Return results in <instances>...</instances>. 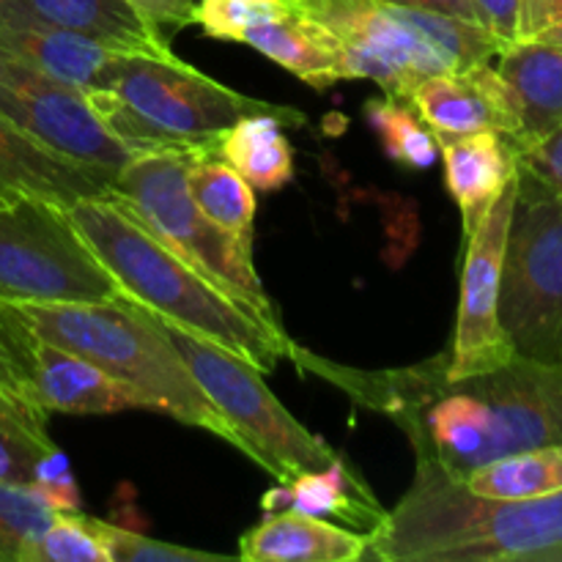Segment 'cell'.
Returning a JSON list of instances; mask_svg holds the SVG:
<instances>
[{
	"mask_svg": "<svg viewBox=\"0 0 562 562\" xmlns=\"http://www.w3.org/2000/svg\"><path fill=\"white\" fill-rule=\"evenodd\" d=\"M382 3L412 5V9H428V11H442V14L461 16V20L477 22V14H475V5H472V0H382Z\"/></svg>",
	"mask_w": 562,
	"mask_h": 562,
	"instance_id": "38",
	"label": "cell"
},
{
	"mask_svg": "<svg viewBox=\"0 0 562 562\" xmlns=\"http://www.w3.org/2000/svg\"><path fill=\"white\" fill-rule=\"evenodd\" d=\"M368 536L351 532L318 516L274 510L239 541L247 562H357L366 560Z\"/></svg>",
	"mask_w": 562,
	"mask_h": 562,
	"instance_id": "19",
	"label": "cell"
},
{
	"mask_svg": "<svg viewBox=\"0 0 562 562\" xmlns=\"http://www.w3.org/2000/svg\"><path fill=\"white\" fill-rule=\"evenodd\" d=\"M66 214L121 291L157 318L223 346L261 373H272L291 355L289 335L272 333L241 311L108 192L82 198Z\"/></svg>",
	"mask_w": 562,
	"mask_h": 562,
	"instance_id": "2",
	"label": "cell"
},
{
	"mask_svg": "<svg viewBox=\"0 0 562 562\" xmlns=\"http://www.w3.org/2000/svg\"><path fill=\"white\" fill-rule=\"evenodd\" d=\"M442 165L445 184L459 206L467 239L519 173L516 151L497 132H477L442 143Z\"/></svg>",
	"mask_w": 562,
	"mask_h": 562,
	"instance_id": "20",
	"label": "cell"
},
{
	"mask_svg": "<svg viewBox=\"0 0 562 562\" xmlns=\"http://www.w3.org/2000/svg\"><path fill=\"white\" fill-rule=\"evenodd\" d=\"M409 102L437 135L439 146L477 132H497L510 143L519 130L516 99L492 60L428 77L412 91Z\"/></svg>",
	"mask_w": 562,
	"mask_h": 562,
	"instance_id": "13",
	"label": "cell"
},
{
	"mask_svg": "<svg viewBox=\"0 0 562 562\" xmlns=\"http://www.w3.org/2000/svg\"><path fill=\"white\" fill-rule=\"evenodd\" d=\"M31 488L53 510H71L75 514V510L82 508L80 486H77L69 459H66V453L58 445L36 464Z\"/></svg>",
	"mask_w": 562,
	"mask_h": 562,
	"instance_id": "33",
	"label": "cell"
},
{
	"mask_svg": "<svg viewBox=\"0 0 562 562\" xmlns=\"http://www.w3.org/2000/svg\"><path fill=\"white\" fill-rule=\"evenodd\" d=\"M497 71L508 82L519 110L514 151L536 146L562 124V47L525 38L497 55Z\"/></svg>",
	"mask_w": 562,
	"mask_h": 562,
	"instance_id": "17",
	"label": "cell"
},
{
	"mask_svg": "<svg viewBox=\"0 0 562 562\" xmlns=\"http://www.w3.org/2000/svg\"><path fill=\"white\" fill-rule=\"evenodd\" d=\"M126 296L66 209L0 192V300L99 302Z\"/></svg>",
	"mask_w": 562,
	"mask_h": 562,
	"instance_id": "10",
	"label": "cell"
},
{
	"mask_svg": "<svg viewBox=\"0 0 562 562\" xmlns=\"http://www.w3.org/2000/svg\"><path fill=\"white\" fill-rule=\"evenodd\" d=\"M162 327L214 409L231 423L241 442V453L250 456L274 481L285 483L338 459L340 453L307 431L274 398L258 368L179 324L162 322Z\"/></svg>",
	"mask_w": 562,
	"mask_h": 562,
	"instance_id": "8",
	"label": "cell"
},
{
	"mask_svg": "<svg viewBox=\"0 0 562 562\" xmlns=\"http://www.w3.org/2000/svg\"><path fill=\"white\" fill-rule=\"evenodd\" d=\"M536 38H541V42H547V44H554V47H562V22H558V25H552V27H547L543 33H538Z\"/></svg>",
	"mask_w": 562,
	"mask_h": 562,
	"instance_id": "40",
	"label": "cell"
},
{
	"mask_svg": "<svg viewBox=\"0 0 562 562\" xmlns=\"http://www.w3.org/2000/svg\"><path fill=\"white\" fill-rule=\"evenodd\" d=\"M44 417L31 401L0 393V483L31 486L36 464L55 448Z\"/></svg>",
	"mask_w": 562,
	"mask_h": 562,
	"instance_id": "27",
	"label": "cell"
},
{
	"mask_svg": "<svg viewBox=\"0 0 562 562\" xmlns=\"http://www.w3.org/2000/svg\"><path fill=\"white\" fill-rule=\"evenodd\" d=\"M33 338L69 349L146 398L148 409L203 428L241 453L231 423L195 382L162 322L130 296L99 302H9Z\"/></svg>",
	"mask_w": 562,
	"mask_h": 562,
	"instance_id": "4",
	"label": "cell"
},
{
	"mask_svg": "<svg viewBox=\"0 0 562 562\" xmlns=\"http://www.w3.org/2000/svg\"><path fill=\"white\" fill-rule=\"evenodd\" d=\"M562 22V0H519V42Z\"/></svg>",
	"mask_w": 562,
	"mask_h": 562,
	"instance_id": "37",
	"label": "cell"
},
{
	"mask_svg": "<svg viewBox=\"0 0 562 562\" xmlns=\"http://www.w3.org/2000/svg\"><path fill=\"white\" fill-rule=\"evenodd\" d=\"M307 11L338 36L344 80H373L398 99L428 77L488 64L503 49L481 22L442 11L382 0H324Z\"/></svg>",
	"mask_w": 562,
	"mask_h": 562,
	"instance_id": "6",
	"label": "cell"
},
{
	"mask_svg": "<svg viewBox=\"0 0 562 562\" xmlns=\"http://www.w3.org/2000/svg\"><path fill=\"white\" fill-rule=\"evenodd\" d=\"M22 562H113L102 532V519L80 510H55L49 525L31 541Z\"/></svg>",
	"mask_w": 562,
	"mask_h": 562,
	"instance_id": "28",
	"label": "cell"
},
{
	"mask_svg": "<svg viewBox=\"0 0 562 562\" xmlns=\"http://www.w3.org/2000/svg\"><path fill=\"white\" fill-rule=\"evenodd\" d=\"M241 44L258 49L263 58L274 60L318 91L344 80L338 36L307 9H294L278 20L250 27L241 36Z\"/></svg>",
	"mask_w": 562,
	"mask_h": 562,
	"instance_id": "21",
	"label": "cell"
},
{
	"mask_svg": "<svg viewBox=\"0 0 562 562\" xmlns=\"http://www.w3.org/2000/svg\"><path fill=\"white\" fill-rule=\"evenodd\" d=\"M0 113L49 151L82 165L110 184L140 154L93 110L88 93L53 80L0 49Z\"/></svg>",
	"mask_w": 562,
	"mask_h": 562,
	"instance_id": "11",
	"label": "cell"
},
{
	"mask_svg": "<svg viewBox=\"0 0 562 562\" xmlns=\"http://www.w3.org/2000/svg\"><path fill=\"white\" fill-rule=\"evenodd\" d=\"M148 25L165 38L184 27L198 25V5L201 0H126Z\"/></svg>",
	"mask_w": 562,
	"mask_h": 562,
	"instance_id": "35",
	"label": "cell"
},
{
	"mask_svg": "<svg viewBox=\"0 0 562 562\" xmlns=\"http://www.w3.org/2000/svg\"><path fill=\"white\" fill-rule=\"evenodd\" d=\"M296 366L327 379L406 434L417 464L464 481L521 450L562 445V366L514 357L467 379L445 376V355L406 368L357 371L300 349Z\"/></svg>",
	"mask_w": 562,
	"mask_h": 562,
	"instance_id": "1",
	"label": "cell"
},
{
	"mask_svg": "<svg viewBox=\"0 0 562 562\" xmlns=\"http://www.w3.org/2000/svg\"><path fill=\"white\" fill-rule=\"evenodd\" d=\"M499 322L516 357L562 366V192L525 173L516 176Z\"/></svg>",
	"mask_w": 562,
	"mask_h": 562,
	"instance_id": "9",
	"label": "cell"
},
{
	"mask_svg": "<svg viewBox=\"0 0 562 562\" xmlns=\"http://www.w3.org/2000/svg\"><path fill=\"white\" fill-rule=\"evenodd\" d=\"M261 508L263 514L296 510L318 519H340L362 532H371L373 527L382 525L387 514L346 456H338L322 470L302 472L291 481L278 483L263 494Z\"/></svg>",
	"mask_w": 562,
	"mask_h": 562,
	"instance_id": "18",
	"label": "cell"
},
{
	"mask_svg": "<svg viewBox=\"0 0 562 562\" xmlns=\"http://www.w3.org/2000/svg\"><path fill=\"white\" fill-rule=\"evenodd\" d=\"M53 514L31 486L0 483V562H22L25 549L49 525Z\"/></svg>",
	"mask_w": 562,
	"mask_h": 562,
	"instance_id": "29",
	"label": "cell"
},
{
	"mask_svg": "<svg viewBox=\"0 0 562 562\" xmlns=\"http://www.w3.org/2000/svg\"><path fill=\"white\" fill-rule=\"evenodd\" d=\"M0 49L80 91L102 88L113 60L126 53L113 44L31 20L9 0H0Z\"/></svg>",
	"mask_w": 562,
	"mask_h": 562,
	"instance_id": "14",
	"label": "cell"
},
{
	"mask_svg": "<svg viewBox=\"0 0 562 562\" xmlns=\"http://www.w3.org/2000/svg\"><path fill=\"white\" fill-rule=\"evenodd\" d=\"M0 393L33 404V335L0 300Z\"/></svg>",
	"mask_w": 562,
	"mask_h": 562,
	"instance_id": "31",
	"label": "cell"
},
{
	"mask_svg": "<svg viewBox=\"0 0 562 562\" xmlns=\"http://www.w3.org/2000/svg\"><path fill=\"white\" fill-rule=\"evenodd\" d=\"M44 25L64 27L97 42L140 53H165L168 38L154 31L126 0H9Z\"/></svg>",
	"mask_w": 562,
	"mask_h": 562,
	"instance_id": "22",
	"label": "cell"
},
{
	"mask_svg": "<svg viewBox=\"0 0 562 562\" xmlns=\"http://www.w3.org/2000/svg\"><path fill=\"white\" fill-rule=\"evenodd\" d=\"M477 22L503 44L519 42V0H472Z\"/></svg>",
	"mask_w": 562,
	"mask_h": 562,
	"instance_id": "36",
	"label": "cell"
},
{
	"mask_svg": "<svg viewBox=\"0 0 562 562\" xmlns=\"http://www.w3.org/2000/svg\"><path fill=\"white\" fill-rule=\"evenodd\" d=\"M187 187H190L192 201L212 223L252 247L256 195H252V187L217 151L190 154Z\"/></svg>",
	"mask_w": 562,
	"mask_h": 562,
	"instance_id": "24",
	"label": "cell"
},
{
	"mask_svg": "<svg viewBox=\"0 0 562 562\" xmlns=\"http://www.w3.org/2000/svg\"><path fill=\"white\" fill-rule=\"evenodd\" d=\"M519 176V173H516ZM516 203V179L499 192L497 201L467 236L461 300L450 351L445 355V376L467 379L503 368L516 357L503 322H499V285L508 245L510 214Z\"/></svg>",
	"mask_w": 562,
	"mask_h": 562,
	"instance_id": "12",
	"label": "cell"
},
{
	"mask_svg": "<svg viewBox=\"0 0 562 562\" xmlns=\"http://www.w3.org/2000/svg\"><path fill=\"white\" fill-rule=\"evenodd\" d=\"M527 562H562V543L552 549H543V552H536Z\"/></svg>",
	"mask_w": 562,
	"mask_h": 562,
	"instance_id": "39",
	"label": "cell"
},
{
	"mask_svg": "<svg viewBox=\"0 0 562 562\" xmlns=\"http://www.w3.org/2000/svg\"><path fill=\"white\" fill-rule=\"evenodd\" d=\"M302 5H305V9H311V5H318V3H324V0H300Z\"/></svg>",
	"mask_w": 562,
	"mask_h": 562,
	"instance_id": "41",
	"label": "cell"
},
{
	"mask_svg": "<svg viewBox=\"0 0 562 562\" xmlns=\"http://www.w3.org/2000/svg\"><path fill=\"white\" fill-rule=\"evenodd\" d=\"M33 404L60 415H115L148 409L146 398L69 349L33 338ZM151 412V409H148Z\"/></svg>",
	"mask_w": 562,
	"mask_h": 562,
	"instance_id": "15",
	"label": "cell"
},
{
	"mask_svg": "<svg viewBox=\"0 0 562 562\" xmlns=\"http://www.w3.org/2000/svg\"><path fill=\"white\" fill-rule=\"evenodd\" d=\"M477 497L530 499L562 488V445L521 450L477 467L464 477Z\"/></svg>",
	"mask_w": 562,
	"mask_h": 562,
	"instance_id": "25",
	"label": "cell"
},
{
	"mask_svg": "<svg viewBox=\"0 0 562 562\" xmlns=\"http://www.w3.org/2000/svg\"><path fill=\"white\" fill-rule=\"evenodd\" d=\"M562 543V488L530 499L477 497L439 467L417 464L409 492L368 532V560L527 562Z\"/></svg>",
	"mask_w": 562,
	"mask_h": 562,
	"instance_id": "3",
	"label": "cell"
},
{
	"mask_svg": "<svg viewBox=\"0 0 562 562\" xmlns=\"http://www.w3.org/2000/svg\"><path fill=\"white\" fill-rule=\"evenodd\" d=\"M110 190L113 184L108 179L44 148L0 113V192H20L71 209L82 198Z\"/></svg>",
	"mask_w": 562,
	"mask_h": 562,
	"instance_id": "16",
	"label": "cell"
},
{
	"mask_svg": "<svg viewBox=\"0 0 562 562\" xmlns=\"http://www.w3.org/2000/svg\"><path fill=\"white\" fill-rule=\"evenodd\" d=\"M190 154H140L132 159L108 192L119 206L135 214L159 241L184 258L241 311L272 333L285 335L272 300L252 267V247L206 217L187 187Z\"/></svg>",
	"mask_w": 562,
	"mask_h": 562,
	"instance_id": "7",
	"label": "cell"
},
{
	"mask_svg": "<svg viewBox=\"0 0 562 562\" xmlns=\"http://www.w3.org/2000/svg\"><path fill=\"white\" fill-rule=\"evenodd\" d=\"M294 9H305V5L300 0H201L198 25L212 38L241 42L250 27L278 20Z\"/></svg>",
	"mask_w": 562,
	"mask_h": 562,
	"instance_id": "30",
	"label": "cell"
},
{
	"mask_svg": "<svg viewBox=\"0 0 562 562\" xmlns=\"http://www.w3.org/2000/svg\"><path fill=\"white\" fill-rule=\"evenodd\" d=\"M366 121L379 137V146L401 168L428 170L442 157L437 135L428 130L426 121L415 110L409 99L387 97L368 99L366 102Z\"/></svg>",
	"mask_w": 562,
	"mask_h": 562,
	"instance_id": "26",
	"label": "cell"
},
{
	"mask_svg": "<svg viewBox=\"0 0 562 562\" xmlns=\"http://www.w3.org/2000/svg\"><path fill=\"white\" fill-rule=\"evenodd\" d=\"M516 165L519 173L530 176L549 190L562 192V124L536 146L516 154Z\"/></svg>",
	"mask_w": 562,
	"mask_h": 562,
	"instance_id": "34",
	"label": "cell"
},
{
	"mask_svg": "<svg viewBox=\"0 0 562 562\" xmlns=\"http://www.w3.org/2000/svg\"><path fill=\"white\" fill-rule=\"evenodd\" d=\"M104 541H108L110 560L113 562H231L236 558L217 552H201V549L179 547V543H165L157 538H146L140 532H132L126 527L110 525L102 519Z\"/></svg>",
	"mask_w": 562,
	"mask_h": 562,
	"instance_id": "32",
	"label": "cell"
},
{
	"mask_svg": "<svg viewBox=\"0 0 562 562\" xmlns=\"http://www.w3.org/2000/svg\"><path fill=\"white\" fill-rule=\"evenodd\" d=\"M86 93L99 119L135 154L217 151L223 132L258 113L278 115L289 126L307 121L300 110L223 86L173 49H126L113 60L102 88Z\"/></svg>",
	"mask_w": 562,
	"mask_h": 562,
	"instance_id": "5",
	"label": "cell"
},
{
	"mask_svg": "<svg viewBox=\"0 0 562 562\" xmlns=\"http://www.w3.org/2000/svg\"><path fill=\"white\" fill-rule=\"evenodd\" d=\"M283 126L289 124L278 115H247L223 132L217 154L252 190H283L294 179V148Z\"/></svg>",
	"mask_w": 562,
	"mask_h": 562,
	"instance_id": "23",
	"label": "cell"
}]
</instances>
